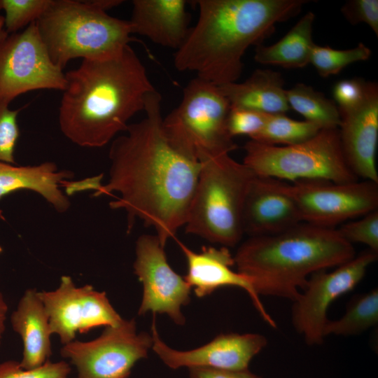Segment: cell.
Masks as SVG:
<instances>
[{
  "mask_svg": "<svg viewBox=\"0 0 378 378\" xmlns=\"http://www.w3.org/2000/svg\"><path fill=\"white\" fill-rule=\"evenodd\" d=\"M341 12L351 24L365 23L378 36L377 0H350L342 6Z\"/></svg>",
  "mask_w": 378,
  "mask_h": 378,
  "instance_id": "33",
  "label": "cell"
},
{
  "mask_svg": "<svg viewBox=\"0 0 378 378\" xmlns=\"http://www.w3.org/2000/svg\"><path fill=\"white\" fill-rule=\"evenodd\" d=\"M65 77L59 128L68 139L83 147H102L125 131L130 119L144 111L156 91L130 45L113 57L83 59Z\"/></svg>",
  "mask_w": 378,
  "mask_h": 378,
  "instance_id": "2",
  "label": "cell"
},
{
  "mask_svg": "<svg viewBox=\"0 0 378 378\" xmlns=\"http://www.w3.org/2000/svg\"><path fill=\"white\" fill-rule=\"evenodd\" d=\"M152 335L136 332L134 319L107 326L96 339L73 340L64 344L60 353L77 370L74 378H128L135 364L148 356Z\"/></svg>",
  "mask_w": 378,
  "mask_h": 378,
  "instance_id": "10",
  "label": "cell"
},
{
  "mask_svg": "<svg viewBox=\"0 0 378 378\" xmlns=\"http://www.w3.org/2000/svg\"><path fill=\"white\" fill-rule=\"evenodd\" d=\"M339 134L345 160L356 177L378 183V85L365 81L360 102L340 112Z\"/></svg>",
  "mask_w": 378,
  "mask_h": 378,
  "instance_id": "16",
  "label": "cell"
},
{
  "mask_svg": "<svg viewBox=\"0 0 378 378\" xmlns=\"http://www.w3.org/2000/svg\"><path fill=\"white\" fill-rule=\"evenodd\" d=\"M270 113H265L243 108L230 107L227 128L233 138L239 135H247L252 139L264 127Z\"/></svg>",
  "mask_w": 378,
  "mask_h": 378,
  "instance_id": "32",
  "label": "cell"
},
{
  "mask_svg": "<svg viewBox=\"0 0 378 378\" xmlns=\"http://www.w3.org/2000/svg\"><path fill=\"white\" fill-rule=\"evenodd\" d=\"M355 255L354 246L335 227L302 222L276 234L249 237L234 260L237 272L250 279L260 296L293 302L312 274Z\"/></svg>",
  "mask_w": 378,
  "mask_h": 378,
  "instance_id": "4",
  "label": "cell"
},
{
  "mask_svg": "<svg viewBox=\"0 0 378 378\" xmlns=\"http://www.w3.org/2000/svg\"><path fill=\"white\" fill-rule=\"evenodd\" d=\"M161 100L156 90L146 103V117L128 125L126 134L112 141L108 181L93 196L119 193L109 206L125 211L127 232L139 218L155 230L164 248L186 224L201 163L178 150L167 138Z\"/></svg>",
  "mask_w": 378,
  "mask_h": 378,
  "instance_id": "1",
  "label": "cell"
},
{
  "mask_svg": "<svg viewBox=\"0 0 378 378\" xmlns=\"http://www.w3.org/2000/svg\"><path fill=\"white\" fill-rule=\"evenodd\" d=\"M186 6L185 0H134L129 20L132 33L176 50L190 29Z\"/></svg>",
  "mask_w": 378,
  "mask_h": 378,
  "instance_id": "19",
  "label": "cell"
},
{
  "mask_svg": "<svg viewBox=\"0 0 378 378\" xmlns=\"http://www.w3.org/2000/svg\"><path fill=\"white\" fill-rule=\"evenodd\" d=\"M0 101V162L15 164V148L20 136L17 117L22 108L11 110Z\"/></svg>",
  "mask_w": 378,
  "mask_h": 378,
  "instance_id": "31",
  "label": "cell"
},
{
  "mask_svg": "<svg viewBox=\"0 0 378 378\" xmlns=\"http://www.w3.org/2000/svg\"><path fill=\"white\" fill-rule=\"evenodd\" d=\"M134 272L143 286L139 315L148 312L167 314L176 324L186 318L181 307L190 301L191 288L169 265L164 247L156 235L142 234L136 241Z\"/></svg>",
  "mask_w": 378,
  "mask_h": 378,
  "instance_id": "14",
  "label": "cell"
},
{
  "mask_svg": "<svg viewBox=\"0 0 378 378\" xmlns=\"http://www.w3.org/2000/svg\"><path fill=\"white\" fill-rule=\"evenodd\" d=\"M8 312V305L5 298L0 290V345L5 330V321L6 319V314Z\"/></svg>",
  "mask_w": 378,
  "mask_h": 378,
  "instance_id": "36",
  "label": "cell"
},
{
  "mask_svg": "<svg viewBox=\"0 0 378 378\" xmlns=\"http://www.w3.org/2000/svg\"><path fill=\"white\" fill-rule=\"evenodd\" d=\"M9 34L4 27V16L0 15V44L8 37Z\"/></svg>",
  "mask_w": 378,
  "mask_h": 378,
  "instance_id": "37",
  "label": "cell"
},
{
  "mask_svg": "<svg viewBox=\"0 0 378 378\" xmlns=\"http://www.w3.org/2000/svg\"><path fill=\"white\" fill-rule=\"evenodd\" d=\"M10 322L23 343L20 366L32 369L48 360L52 354V333L49 318L38 291L31 288L24 293L17 309L11 314Z\"/></svg>",
  "mask_w": 378,
  "mask_h": 378,
  "instance_id": "20",
  "label": "cell"
},
{
  "mask_svg": "<svg viewBox=\"0 0 378 378\" xmlns=\"http://www.w3.org/2000/svg\"><path fill=\"white\" fill-rule=\"evenodd\" d=\"M152 349L167 367L202 368L218 370L248 369L251 360L267 344V338L258 333H226L216 336L198 348L179 351L167 345L160 337L155 315L151 326Z\"/></svg>",
  "mask_w": 378,
  "mask_h": 378,
  "instance_id": "15",
  "label": "cell"
},
{
  "mask_svg": "<svg viewBox=\"0 0 378 378\" xmlns=\"http://www.w3.org/2000/svg\"><path fill=\"white\" fill-rule=\"evenodd\" d=\"M286 95L289 107L305 120L321 129L339 128L341 118L337 104L312 86L298 83L286 90Z\"/></svg>",
  "mask_w": 378,
  "mask_h": 378,
  "instance_id": "24",
  "label": "cell"
},
{
  "mask_svg": "<svg viewBox=\"0 0 378 378\" xmlns=\"http://www.w3.org/2000/svg\"><path fill=\"white\" fill-rule=\"evenodd\" d=\"M377 323L378 290L376 288L354 295L349 301L344 314L340 318L328 321L324 335H357L375 326Z\"/></svg>",
  "mask_w": 378,
  "mask_h": 378,
  "instance_id": "25",
  "label": "cell"
},
{
  "mask_svg": "<svg viewBox=\"0 0 378 378\" xmlns=\"http://www.w3.org/2000/svg\"><path fill=\"white\" fill-rule=\"evenodd\" d=\"M52 0H0L5 12L4 27L8 34L18 32L35 22L46 11Z\"/></svg>",
  "mask_w": 378,
  "mask_h": 378,
  "instance_id": "28",
  "label": "cell"
},
{
  "mask_svg": "<svg viewBox=\"0 0 378 378\" xmlns=\"http://www.w3.org/2000/svg\"><path fill=\"white\" fill-rule=\"evenodd\" d=\"M302 222L294 201L278 187L276 180L255 176L244 206V234L271 235Z\"/></svg>",
  "mask_w": 378,
  "mask_h": 378,
  "instance_id": "18",
  "label": "cell"
},
{
  "mask_svg": "<svg viewBox=\"0 0 378 378\" xmlns=\"http://www.w3.org/2000/svg\"><path fill=\"white\" fill-rule=\"evenodd\" d=\"M49 318L52 334L63 344L72 342L77 332L99 326H116L123 319L110 303L105 292L90 285L77 287L71 277L62 276L59 287L38 292Z\"/></svg>",
  "mask_w": 378,
  "mask_h": 378,
  "instance_id": "13",
  "label": "cell"
},
{
  "mask_svg": "<svg viewBox=\"0 0 378 378\" xmlns=\"http://www.w3.org/2000/svg\"><path fill=\"white\" fill-rule=\"evenodd\" d=\"M365 81L360 78L344 79L337 82L333 88L335 103L340 112L356 107L362 100Z\"/></svg>",
  "mask_w": 378,
  "mask_h": 378,
  "instance_id": "34",
  "label": "cell"
},
{
  "mask_svg": "<svg viewBox=\"0 0 378 378\" xmlns=\"http://www.w3.org/2000/svg\"><path fill=\"white\" fill-rule=\"evenodd\" d=\"M2 252V248L0 246V253Z\"/></svg>",
  "mask_w": 378,
  "mask_h": 378,
  "instance_id": "38",
  "label": "cell"
},
{
  "mask_svg": "<svg viewBox=\"0 0 378 378\" xmlns=\"http://www.w3.org/2000/svg\"><path fill=\"white\" fill-rule=\"evenodd\" d=\"M230 107L265 113H285L290 109L281 74L271 69H255L241 83L218 86Z\"/></svg>",
  "mask_w": 378,
  "mask_h": 378,
  "instance_id": "22",
  "label": "cell"
},
{
  "mask_svg": "<svg viewBox=\"0 0 378 378\" xmlns=\"http://www.w3.org/2000/svg\"><path fill=\"white\" fill-rule=\"evenodd\" d=\"M377 258L378 252L367 248L331 272L321 270L309 277L291 309L293 326L307 344L319 345L323 342L329 307L361 281L368 268Z\"/></svg>",
  "mask_w": 378,
  "mask_h": 378,
  "instance_id": "12",
  "label": "cell"
},
{
  "mask_svg": "<svg viewBox=\"0 0 378 378\" xmlns=\"http://www.w3.org/2000/svg\"><path fill=\"white\" fill-rule=\"evenodd\" d=\"M195 27L176 50L174 66L220 86L237 82L243 56L269 37L277 23L298 15L308 0H197Z\"/></svg>",
  "mask_w": 378,
  "mask_h": 378,
  "instance_id": "3",
  "label": "cell"
},
{
  "mask_svg": "<svg viewBox=\"0 0 378 378\" xmlns=\"http://www.w3.org/2000/svg\"><path fill=\"white\" fill-rule=\"evenodd\" d=\"M200 163L186 232L222 246H234L244 234V206L255 175L230 154L208 158Z\"/></svg>",
  "mask_w": 378,
  "mask_h": 378,
  "instance_id": "6",
  "label": "cell"
},
{
  "mask_svg": "<svg viewBox=\"0 0 378 378\" xmlns=\"http://www.w3.org/2000/svg\"><path fill=\"white\" fill-rule=\"evenodd\" d=\"M314 20L315 14L309 11L276 43L257 46L255 61L286 69L303 68L310 64L312 51L316 46L312 38Z\"/></svg>",
  "mask_w": 378,
  "mask_h": 378,
  "instance_id": "23",
  "label": "cell"
},
{
  "mask_svg": "<svg viewBox=\"0 0 378 378\" xmlns=\"http://www.w3.org/2000/svg\"><path fill=\"white\" fill-rule=\"evenodd\" d=\"M244 150L243 163L258 177L288 183L358 180L344 156L338 128L321 129L312 138L290 146L267 145L250 140Z\"/></svg>",
  "mask_w": 378,
  "mask_h": 378,
  "instance_id": "7",
  "label": "cell"
},
{
  "mask_svg": "<svg viewBox=\"0 0 378 378\" xmlns=\"http://www.w3.org/2000/svg\"><path fill=\"white\" fill-rule=\"evenodd\" d=\"M230 109L218 86L196 77L178 106L162 118V127L176 148L200 162L230 154L237 147L227 128Z\"/></svg>",
  "mask_w": 378,
  "mask_h": 378,
  "instance_id": "8",
  "label": "cell"
},
{
  "mask_svg": "<svg viewBox=\"0 0 378 378\" xmlns=\"http://www.w3.org/2000/svg\"><path fill=\"white\" fill-rule=\"evenodd\" d=\"M321 128L307 120H296L284 113L269 114L260 132L252 139L267 145L290 146L314 136Z\"/></svg>",
  "mask_w": 378,
  "mask_h": 378,
  "instance_id": "26",
  "label": "cell"
},
{
  "mask_svg": "<svg viewBox=\"0 0 378 378\" xmlns=\"http://www.w3.org/2000/svg\"><path fill=\"white\" fill-rule=\"evenodd\" d=\"M188 370L189 378H262L248 369L232 370L194 368Z\"/></svg>",
  "mask_w": 378,
  "mask_h": 378,
  "instance_id": "35",
  "label": "cell"
},
{
  "mask_svg": "<svg viewBox=\"0 0 378 378\" xmlns=\"http://www.w3.org/2000/svg\"><path fill=\"white\" fill-rule=\"evenodd\" d=\"M371 53V50L363 43L346 50L316 45L312 51L310 64L321 77L327 78L339 74L349 64L368 59Z\"/></svg>",
  "mask_w": 378,
  "mask_h": 378,
  "instance_id": "27",
  "label": "cell"
},
{
  "mask_svg": "<svg viewBox=\"0 0 378 378\" xmlns=\"http://www.w3.org/2000/svg\"><path fill=\"white\" fill-rule=\"evenodd\" d=\"M178 244L187 261L188 271L183 276L197 297L207 296L216 290L227 286L243 289L248 295L262 319L270 327L276 323L263 305L250 279L234 272V256L227 247L203 246L200 253L195 252L181 241Z\"/></svg>",
  "mask_w": 378,
  "mask_h": 378,
  "instance_id": "17",
  "label": "cell"
},
{
  "mask_svg": "<svg viewBox=\"0 0 378 378\" xmlns=\"http://www.w3.org/2000/svg\"><path fill=\"white\" fill-rule=\"evenodd\" d=\"M66 83L65 74L52 62L36 21L0 44L1 102L10 104L36 90L63 91Z\"/></svg>",
  "mask_w": 378,
  "mask_h": 378,
  "instance_id": "11",
  "label": "cell"
},
{
  "mask_svg": "<svg viewBox=\"0 0 378 378\" xmlns=\"http://www.w3.org/2000/svg\"><path fill=\"white\" fill-rule=\"evenodd\" d=\"M71 368L64 360L51 362L32 369L22 368L19 362L8 360L0 363V378H69Z\"/></svg>",
  "mask_w": 378,
  "mask_h": 378,
  "instance_id": "30",
  "label": "cell"
},
{
  "mask_svg": "<svg viewBox=\"0 0 378 378\" xmlns=\"http://www.w3.org/2000/svg\"><path fill=\"white\" fill-rule=\"evenodd\" d=\"M73 176L71 171H58L52 162L33 166H15L0 162V200L13 192L29 190L41 195L58 212H65L71 203L59 185Z\"/></svg>",
  "mask_w": 378,
  "mask_h": 378,
  "instance_id": "21",
  "label": "cell"
},
{
  "mask_svg": "<svg viewBox=\"0 0 378 378\" xmlns=\"http://www.w3.org/2000/svg\"><path fill=\"white\" fill-rule=\"evenodd\" d=\"M349 243L365 244L368 248L378 252V210L360 216L358 220L344 222L336 228Z\"/></svg>",
  "mask_w": 378,
  "mask_h": 378,
  "instance_id": "29",
  "label": "cell"
},
{
  "mask_svg": "<svg viewBox=\"0 0 378 378\" xmlns=\"http://www.w3.org/2000/svg\"><path fill=\"white\" fill-rule=\"evenodd\" d=\"M36 22L52 62L62 69L76 58L116 56L133 41L129 20L109 15L90 0H52Z\"/></svg>",
  "mask_w": 378,
  "mask_h": 378,
  "instance_id": "5",
  "label": "cell"
},
{
  "mask_svg": "<svg viewBox=\"0 0 378 378\" xmlns=\"http://www.w3.org/2000/svg\"><path fill=\"white\" fill-rule=\"evenodd\" d=\"M278 187L294 201L302 222L335 227L378 207V183L370 181L337 183L275 179Z\"/></svg>",
  "mask_w": 378,
  "mask_h": 378,
  "instance_id": "9",
  "label": "cell"
}]
</instances>
